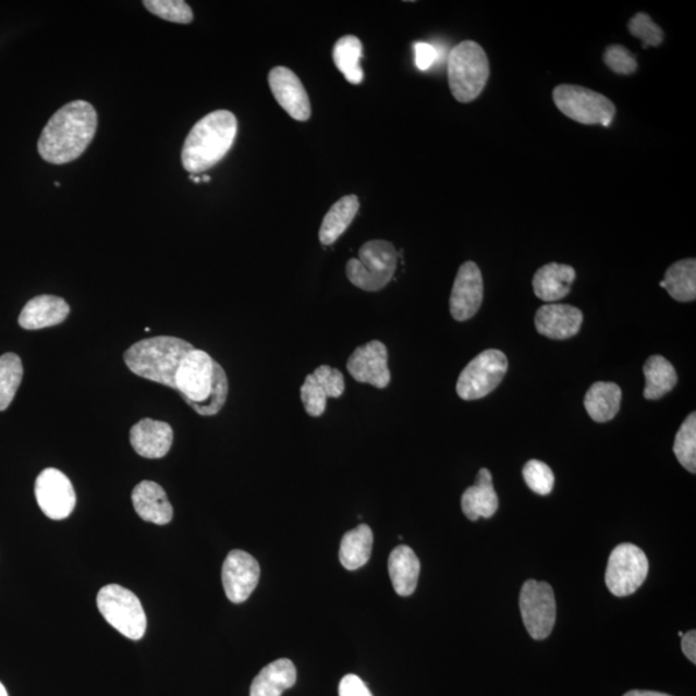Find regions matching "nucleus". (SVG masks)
Returning a JSON list of instances; mask_svg holds the SVG:
<instances>
[{"mask_svg":"<svg viewBox=\"0 0 696 696\" xmlns=\"http://www.w3.org/2000/svg\"><path fill=\"white\" fill-rule=\"evenodd\" d=\"M389 573L399 596H411L418 585L420 562L416 552L407 546H399L390 554Z\"/></svg>","mask_w":696,"mask_h":696,"instance_id":"nucleus-23","label":"nucleus"},{"mask_svg":"<svg viewBox=\"0 0 696 696\" xmlns=\"http://www.w3.org/2000/svg\"><path fill=\"white\" fill-rule=\"evenodd\" d=\"M347 370L357 382L386 389L391 382V371L384 343L370 341L357 347L349 357Z\"/></svg>","mask_w":696,"mask_h":696,"instance_id":"nucleus-15","label":"nucleus"},{"mask_svg":"<svg viewBox=\"0 0 696 696\" xmlns=\"http://www.w3.org/2000/svg\"><path fill=\"white\" fill-rule=\"evenodd\" d=\"M525 628L534 639H545L551 635L557 623V599L553 589L546 582L527 581L520 594Z\"/></svg>","mask_w":696,"mask_h":696,"instance_id":"nucleus-10","label":"nucleus"},{"mask_svg":"<svg viewBox=\"0 0 696 696\" xmlns=\"http://www.w3.org/2000/svg\"><path fill=\"white\" fill-rule=\"evenodd\" d=\"M668 294L679 302H693L696 298V261L695 258L681 259L667 270L660 281Z\"/></svg>","mask_w":696,"mask_h":696,"instance_id":"nucleus-28","label":"nucleus"},{"mask_svg":"<svg viewBox=\"0 0 696 696\" xmlns=\"http://www.w3.org/2000/svg\"><path fill=\"white\" fill-rule=\"evenodd\" d=\"M498 505L493 476L488 468H481L474 487L468 488L462 496V511L471 522H477L480 517L490 518L496 515Z\"/></svg>","mask_w":696,"mask_h":696,"instance_id":"nucleus-22","label":"nucleus"},{"mask_svg":"<svg viewBox=\"0 0 696 696\" xmlns=\"http://www.w3.org/2000/svg\"><path fill=\"white\" fill-rule=\"evenodd\" d=\"M489 76V59L479 44L464 40L452 49L448 59V81L456 101H475L487 86Z\"/></svg>","mask_w":696,"mask_h":696,"instance_id":"nucleus-4","label":"nucleus"},{"mask_svg":"<svg viewBox=\"0 0 696 696\" xmlns=\"http://www.w3.org/2000/svg\"><path fill=\"white\" fill-rule=\"evenodd\" d=\"M339 693L340 696H373L365 682L355 674H347L342 679Z\"/></svg>","mask_w":696,"mask_h":696,"instance_id":"nucleus-40","label":"nucleus"},{"mask_svg":"<svg viewBox=\"0 0 696 696\" xmlns=\"http://www.w3.org/2000/svg\"><path fill=\"white\" fill-rule=\"evenodd\" d=\"M646 400H659L670 393L679 382L673 365L666 357L654 355L644 365Z\"/></svg>","mask_w":696,"mask_h":696,"instance_id":"nucleus-27","label":"nucleus"},{"mask_svg":"<svg viewBox=\"0 0 696 696\" xmlns=\"http://www.w3.org/2000/svg\"><path fill=\"white\" fill-rule=\"evenodd\" d=\"M508 370L509 361L501 350L484 351L462 370L456 393L467 402L488 396L501 384Z\"/></svg>","mask_w":696,"mask_h":696,"instance_id":"nucleus-8","label":"nucleus"},{"mask_svg":"<svg viewBox=\"0 0 696 696\" xmlns=\"http://www.w3.org/2000/svg\"><path fill=\"white\" fill-rule=\"evenodd\" d=\"M583 313L572 305L547 304L536 314L538 333L551 340H569L579 333Z\"/></svg>","mask_w":696,"mask_h":696,"instance_id":"nucleus-17","label":"nucleus"},{"mask_svg":"<svg viewBox=\"0 0 696 696\" xmlns=\"http://www.w3.org/2000/svg\"><path fill=\"white\" fill-rule=\"evenodd\" d=\"M70 306L58 295H38L27 302L20 314L19 325L26 330H38L61 325L68 319Z\"/></svg>","mask_w":696,"mask_h":696,"instance_id":"nucleus-19","label":"nucleus"},{"mask_svg":"<svg viewBox=\"0 0 696 696\" xmlns=\"http://www.w3.org/2000/svg\"><path fill=\"white\" fill-rule=\"evenodd\" d=\"M483 300L481 270L473 261L464 262L456 273L452 294H450V314L456 321H467L479 312Z\"/></svg>","mask_w":696,"mask_h":696,"instance_id":"nucleus-14","label":"nucleus"},{"mask_svg":"<svg viewBox=\"0 0 696 696\" xmlns=\"http://www.w3.org/2000/svg\"><path fill=\"white\" fill-rule=\"evenodd\" d=\"M97 607L112 627L130 639L144 637L147 619L138 597L119 585H109L97 595Z\"/></svg>","mask_w":696,"mask_h":696,"instance_id":"nucleus-6","label":"nucleus"},{"mask_svg":"<svg viewBox=\"0 0 696 696\" xmlns=\"http://www.w3.org/2000/svg\"><path fill=\"white\" fill-rule=\"evenodd\" d=\"M132 502L137 515L147 523L167 525L172 522V504L168 501L164 489L157 483H139L133 489Z\"/></svg>","mask_w":696,"mask_h":696,"instance_id":"nucleus-20","label":"nucleus"},{"mask_svg":"<svg viewBox=\"0 0 696 696\" xmlns=\"http://www.w3.org/2000/svg\"><path fill=\"white\" fill-rule=\"evenodd\" d=\"M24 368L16 354L0 356V412L9 410L23 381Z\"/></svg>","mask_w":696,"mask_h":696,"instance_id":"nucleus-31","label":"nucleus"},{"mask_svg":"<svg viewBox=\"0 0 696 696\" xmlns=\"http://www.w3.org/2000/svg\"><path fill=\"white\" fill-rule=\"evenodd\" d=\"M628 32L643 41L644 48L659 47L663 44L664 32L654 23L648 13L639 12L628 23Z\"/></svg>","mask_w":696,"mask_h":696,"instance_id":"nucleus-36","label":"nucleus"},{"mask_svg":"<svg viewBox=\"0 0 696 696\" xmlns=\"http://www.w3.org/2000/svg\"><path fill=\"white\" fill-rule=\"evenodd\" d=\"M414 51H416V63L420 70L430 68L436 58H438L436 49L427 44H417L414 46Z\"/></svg>","mask_w":696,"mask_h":696,"instance_id":"nucleus-41","label":"nucleus"},{"mask_svg":"<svg viewBox=\"0 0 696 696\" xmlns=\"http://www.w3.org/2000/svg\"><path fill=\"white\" fill-rule=\"evenodd\" d=\"M673 453L676 455L681 466L686 468L688 473H696V414L692 413L674 439Z\"/></svg>","mask_w":696,"mask_h":696,"instance_id":"nucleus-32","label":"nucleus"},{"mask_svg":"<svg viewBox=\"0 0 696 696\" xmlns=\"http://www.w3.org/2000/svg\"><path fill=\"white\" fill-rule=\"evenodd\" d=\"M0 696H9V693H7L2 682H0Z\"/></svg>","mask_w":696,"mask_h":696,"instance_id":"nucleus-44","label":"nucleus"},{"mask_svg":"<svg viewBox=\"0 0 696 696\" xmlns=\"http://www.w3.org/2000/svg\"><path fill=\"white\" fill-rule=\"evenodd\" d=\"M648 573L649 561L642 548L623 544L611 552L605 581L611 594L625 597L643 586Z\"/></svg>","mask_w":696,"mask_h":696,"instance_id":"nucleus-9","label":"nucleus"},{"mask_svg":"<svg viewBox=\"0 0 696 696\" xmlns=\"http://www.w3.org/2000/svg\"><path fill=\"white\" fill-rule=\"evenodd\" d=\"M362 58L363 44L355 35H344L333 48V61L337 69L346 77L349 83L355 84V86L364 81V73L361 66Z\"/></svg>","mask_w":696,"mask_h":696,"instance_id":"nucleus-30","label":"nucleus"},{"mask_svg":"<svg viewBox=\"0 0 696 696\" xmlns=\"http://www.w3.org/2000/svg\"><path fill=\"white\" fill-rule=\"evenodd\" d=\"M261 575L258 561L248 552L235 550L228 554L222 566L224 594L234 603L247 601Z\"/></svg>","mask_w":696,"mask_h":696,"instance_id":"nucleus-13","label":"nucleus"},{"mask_svg":"<svg viewBox=\"0 0 696 696\" xmlns=\"http://www.w3.org/2000/svg\"><path fill=\"white\" fill-rule=\"evenodd\" d=\"M195 350L178 337L160 335L139 341L125 351L126 367L136 376L175 390V375L184 358Z\"/></svg>","mask_w":696,"mask_h":696,"instance_id":"nucleus-3","label":"nucleus"},{"mask_svg":"<svg viewBox=\"0 0 696 696\" xmlns=\"http://www.w3.org/2000/svg\"><path fill=\"white\" fill-rule=\"evenodd\" d=\"M270 89L276 100L294 121L307 122L312 118V103L300 77L291 69L273 68L269 74Z\"/></svg>","mask_w":696,"mask_h":696,"instance_id":"nucleus-16","label":"nucleus"},{"mask_svg":"<svg viewBox=\"0 0 696 696\" xmlns=\"http://www.w3.org/2000/svg\"><path fill=\"white\" fill-rule=\"evenodd\" d=\"M297 681V670L290 659H278L266 666L252 682L251 696H281Z\"/></svg>","mask_w":696,"mask_h":696,"instance_id":"nucleus-24","label":"nucleus"},{"mask_svg":"<svg viewBox=\"0 0 696 696\" xmlns=\"http://www.w3.org/2000/svg\"><path fill=\"white\" fill-rule=\"evenodd\" d=\"M553 102L562 114L586 125L609 126L616 114L615 105L610 98L574 84H561L554 88Z\"/></svg>","mask_w":696,"mask_h":696,"instance_id":"nucleus-7","label":"nucleus"},{"mask_svg":"<svg viewBox=\"0 0 696 696\" xmlns=\"http://www.w3.org/2000/svg\"><path fill=\"white\" fill-rule=\"evenodd\" d=\"M97 112L87 101H73L49 119L41 132L38 151L47 163L62 166L81 158L97 131Z\"/></svg>","mask_w":696,"mask_h":696,"instance_id":"nucleus-1","label":"nucleus"},{"mask_svg":"<svg viewBox=\"0 0 696 696\" xmlns=\"http://www.w3.org/2000/svg\"><path fill=\"white\" fill-rule=\"evenodd\" d=\"M144 5L152 15L175 24L193 23L194 13L184 0H145Z\"/></svg>","mask_w":696,"mask_h":696,"instance_id":"nucleus-34","label":"nucleus"},{"mask_svg":"<svg viewBox=\"0 0 696 696\" xmlns=\"http://www.w3.org/2000/svg\"><path fill=\"white\" fill-rule=\"evenodd\" d=\"M398 251L386 241H370L346 265L351 284L365 292H378L390 284L398 267Z\"/></svg>","mask_w":696,"mask_h":696,"instance_id":"nucleus-5","label":"nucleus"},{"mask_svg":"<svg viewBox=\"0 0 696 696\" xmlns=\"http://www.w3.org/2000/svg\"><path fill=\"white\" fill-rule=\"evenodd\" d=\"M603 62L619 75H632L638 69L636 56L622 45H611L605 49Z\"/></svg>","mask_w":696,"mask_h":696,"instance_id":"nucleus-38","label":"nucleus"},{"mask_svg":"<svg viewBox=\"0 0 696 696\" xmlns=\"http://www.w3.org/2000/svg\"><path fill=\"white\" fill-rule=\"evenodd\" d=\"M228 395L229 381L227 373H224L220 364L215 362L213 386L209 396L204 402L188 403V405L200 416L212 417L220 413L223 405L227 404Z\"/></svg>","mask_w":696,"mask_h":696,"instance_id":"nucleus-33","label":"nucleus"},{"mask_svg":"<svg viewBox=\"0 0 696 696\" xmlns=\"http://www.w3.org/2000/svg\"><path fill=\"white\" fill-rule=\"evenodd\" d=\"M213 373V358L206 351L195 349L180 365L175 375V390L187 404L204 402L212 390Z\"/></svg>","mask_w":696,"mask_h":696,"instance_id":"nucleus-12","label":"nucleus"},{"mask_svg":"<svg viewBox=\"0 0 696 696\" xmlns=\"http://www.w3.org/2000/svg\"><path fill=\"white\" fill-rule=\"evenodd\" d=\"M202 180H203L204 182H209L210 178H209V175H203V179H202Z\"/></svg>","mask_w":696,"mask_h":696,"instance_id":"nucleus-45","label":"nucleus"},{"mask_svg":"<svg viewBox=\"0 0 696 696\" xmlns=\"http://www.w3.org/2000/svg\"><path fill=\"white\" fill-rule=\"evenodd\" d=\"M622 390L613 382H596L586 393L585 406L588 416L597 424L614 419L621 410Z\"/></svg>","mask_w":696,"mask_h":696,"instance_id":"nucleus-26","label":"nucleus"},{"mask_svg":"<svg viewBox=\"0 0 696 696\" xmlns=\"http://www.w3.org/2000/svg\"><path fill=\"white\" fill-rule=\"evenodd\" d=\"M524 479L534 493L548 496L554 487V475L550 466L546 463L532 460L525 464L523 471Z\"/></svg>","mask_w":696,"mask_h":696,"instance_id":"nucleus-35","label":"nucleus"},{"mask_svg":"<svg viewBox=\"0 0 696 696\" xmlns=\"http://www.w3.org/2000/svg\"><path fill=\"white\" fill-rule=\"evenodd\" d=\"M130 440L135 452L144 459H163L173 444V430L167 422L145 418L132 427Z\"/></svg>","mask_w":696,"mask_h":696,"instance_id":"nucleus-18","label":"nucleus"},{"mask_svg":"<svg viewBox=\"0 0 696 696\" xmlns=\"http://www.w3.org/2000/svg\"><path fill=\"white\" fill-rule=\"evenodd\" d=\"M35 497L45 515L52 520H63L72 515L76 494L72 481L56 468H46L35 481Z\"/></svg>","mask_w":696,"mask_h":696,"instance_id":"nucleus-11","label":"nucleus"},{"mask_svg":"<svg viewBox=\"0 0 696 696\" xmlns=\"http://www.w3.org/2000/svg\"><path fill=\"white\" fill-rule=\"evenodd\" d=\"M682 651L693 664L696 663V632L688 631L682 636Z\"/></svg>","mask_w":696,"mask_h":696,"instance_id":"nucleus-42","label":"nucleus"},{"mask_svg":"<svg viewBox=\"0 0 696 696\" xmlns=\"http://www.w3.org/2000/svg\"><path fill=\"white\" fill-rule=\"evenodd\" d=\"M575 278L574 267L557 262L547 264L534 276L533 290L539 300L554 304L571 293Z\"/></svg>","mask_w":696,"mask_h":696,"instance_id":"nucleus-21","label":"nucleus"},{"mask_svg":"<svg viewBox=\"0 0 696 696\" xmlns=\"http://www.w3.org/2000/svg\"><path fill=\"white\" fill-rule=\"evenodd\" d=\"M373 532L368 525L362 524L344 534L340 548V560L347 571L361 569L370 559Z\"/></svg>","mask_w":696,"mask_h":696,"instance_id":"nucleus-29","label":"nucleus"},{"mask_svg":"<svg viewBox=\"0 0 696 696\" xmlns=\"http://www.w3.org/2000/svg\"><path fill=\"white\" fill-rule=\"evenodd\" d=\"M314 378L325 389L328 398L339 399L344 392V377L342 371L328 367V365H321L313 373Z\"/></svg>","mask_w":696,"mask_h":696,"instance_id":"nucleus-39","label":"nucleus"},{"mask_svg":"<svg viewBox=\"0 0 696 696\" xmlns=\"http://www.w3.org/2000/svg\"><path fill=\"white\" fill-rule=\"evenodd\" d=\"M327 392L316 381L313 375H308L305 383L301 387V400L305 406L308 416L318 418L325 414L327 410Z\"/></svg>","mask_w":696,"mask_h":696,"instance_id":"nucleus-37","label":"nucleus"},{"mask_svg":"<svg viewBox=\"0 0 696 696\" xmlns=\"http://www.w3.org/2000/svg\"><path fill=\"white\" fill-rule=\"evenodd\" d=\"M358 209L361 202L356 195H346L335 202L322 220L319 231L320 243L332 245L339 241L355 220Z\"/></svg>","mask_w":696,"mask_h":696,"instance_id":"nucleus-25","label":"nucleus"},{"mask_svg":"<svg viewBox=\"0 0 696 696\" xmlns=\"http://www.w3.org/2000/svg\"><path fill=\"white\" fill-rule=\"evenodd\" d=\"M237 135L236 117L217 110L193 126L182 147V166L190 174H200L220 163L231 150Z\"/></svg>","mask_w":696,"mask_h":696,"instance_id":"nucleus-2","label":"nucleus"},{"mask_svg":"<svg viewBox=\"0 0 696 696\" xmlns=\"http://www.w3.org/2000/svg\"><path fill=\"white\" fill-rule=\"evenodd\" d=\"M624 696H671L664 693L658 692H644V691H632L625 694Z\"/></svg>","mask_w":696,"mask_h":696,"instance_id":"nucleus-43","label":"nucleus"}]
</instances>
